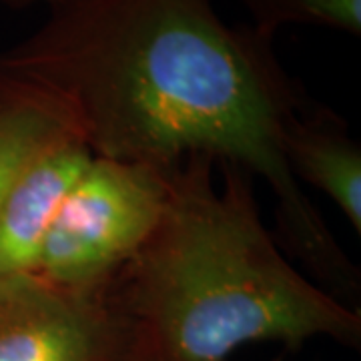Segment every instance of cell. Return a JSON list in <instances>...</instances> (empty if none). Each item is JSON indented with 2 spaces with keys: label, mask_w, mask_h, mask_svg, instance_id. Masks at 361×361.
<instances>
[{
  "label": "cell",
  "mask_w": 361,
  "mask_h": 361,
  "mask_svg": "<svg viewBox=\"0 0 361 361\" xmlns=\"http://www.w3.org/2000/svg\"><path fill=\"white\" fill-rule=\"evenodd\" d=\"M0 77L63 104L92 157L169 171L207 157L261 179L277 243L351 305L361 273L285 161V135L310 103L273 40L231 26L211 0H61L0 52Z\"/></svg>",
  "instance_id": "1"
},
{
  "label": "cell",
  "mask_w": 361,
  "mask_h": 361,
  "mask_svg": "<svg viewBox=\"0 0 361 361\" xmlns=\"http://www.w3.org/2000/svg\"><path fill=\"white\" fill-rule=\"evenodd\" d=\"M123 361H229L251 343L361 345L360 307L297 267L261 217L253 177L207 157L169 171L155 231L104 291Z\"/></svg>",
  "instance_id": "2"
},
{
  "label": "cell",
  "mask_w": 361,
  "mask_h": 361,
  "mask_svg": "<svg viewBox=\"0 0 361 361\" xmlns=\"http://www.w3.org/2000/svg\"><path fill=\"white\" fill-rule=\"evenodd\" d=\"M169 171L92 157L52 221L32 275L65 291L103 295L155 231Z\"/></svg>",
  "instance_id": "3"
},
{
  "label": "cell",
  "mask_w": 361,
  "mask_h": 361,
  "mask_svg": "<svg viewBox=\"0 0 361 361\" xmlns=\"http://www.w3.org/2000/svg\"><path fill=\"white\" fill-rule=\"evenodd\" d=\"M0 361H123L104 293L65 291L37 275L0 281Z\"/></svg>",
  "instance_id": "4"
},
{
  "label": "cell",
  "mask_w": 361,
  "mask_h": 361,
  "mask_svg": "<svg viewBox=\"0 0 361 361\" xmlns=\"http://www.w3.org/2000/svg\"><path fill=\"white\" fill-rule=\"evenodd\" d=\"M90 159L89 149L68 137L20 173L0 207V281L32 275L52 221Z\"/></svg>",
  "instance_id": "5"
},
{
  "label": "cell",
  "mask_w": 361,
  "mask_h": 361,
  "mask_svg": "<svg viewBox=\"0 0 361 361\" xmlns=\"http://www.w3.org/2000/svg\"><path fill=\"white\" fill-rule=\"evenodd\" d=\"M285 161L297 183L327 195L361 233V147L345 118L313 97L285 135Z\"/></svg>",
  "instance_id": "6"
},
{
  "label": "cell",
  "mask_w": 361,
  "mask_h": 361,
  "mask_svg": "<svg viewBox=\"0 0 361 361\" xmlns=\"http://www.w3.org/2000/svg\"><path fill=\"white\" fill-rule=\"evenodd\" d=\"M68 137L77 135L63 104L30 85L0 77V207L20 173Z\"/></svg>",
  "instance_id": "7"
},
{
  "label": "cell",
  "mask_w": 361,
  "mask_h": 361,
  "mask_svg": "<svg viewBox=\"0 0 361 361\" xmlns=\"http://www.w3.org/2000/svg\"><path fill=\"white\" fill-rule=\"evenodd\" d=\"M251 28L275 39L285 26H322L351 37L361 35V0H241Z\"/></svg>",
  "instance_id": "8"
},
{
  "label": "cell",
  "mask_w": 361,
  "mask_h": 361,
  "mask_svg": "<svg viewBox=\"0 0 361 361\" xmlns=\"http://www.w3.org/2000/svg\"><path fill=\"white\" fill-rule=\"evenodd\" d=\"M61 0H0V6L6 8H28V6H37V4H44V6H52Z\"/></svg>",
  "instance_id": "9"
},
{
  "label": "cell",
  "mask_w": 361,
  "mask_h": 361,
  "mask_svg": "<svg viewBox=\"0 0 361 361\" xmlns=\"http://www.w3.org/2000/svg\"><path fill=\"white\" fill-rule=\"evenodd\" d=\"M277 361H279V360H277Z\"/></svg>",
  "instance_id": "10"
}]
</instances>
